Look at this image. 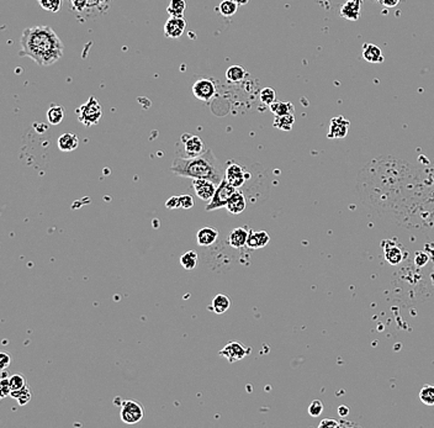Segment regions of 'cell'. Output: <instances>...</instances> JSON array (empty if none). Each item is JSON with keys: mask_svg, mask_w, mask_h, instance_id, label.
I'll use <instances>...</instances> for the list:
<instances>
[{"mask_svg": "<svg viewBox=\"0 0 434 428\" xmlns=\"http://www.w3.org/2000/svg\"><path fill=\"white\" fill-rule=\"evenodd\" d=\"M20 45V56L31 58L39 66H52L63 56V42L50 26L39 25L25 29L21 35Z\"/></svg>", "mask_w": 434, "mask_h": 428, "instance_id": "6da1fadb", "label": "cell"}, {"mask_svg": "<svg viewBox=\"0 0 434 428\" xmlns=\"http://www.w3.org/2000/svg\"><path fill=\"white\" fill-rule=\"evenodd\" d=\"M172 173L178 177L189 179H209L218 185L222 182L225 174H222L220 163L215 157L214 152L207 148L203 155L198 157H177L171 166Z\"/></svg>", "mask_w": 434, "mask_h": 428, "instance_id": "7a4b0ae2", "label": "cell"}, {"mask_svg": "<svg viewBox=\"0 0 434 428\" xmlns=\"http://www.w3.org/2000/svg\"><path fill=\"white\" fill-rule=\"evenodd\" d=\"M78 120L84 126H94L102 116V107L95 96H90L89 100L77 109Z\"/></svg>", "mask_w": 434, "mask_h": 428, "instance_id": "3957f363", "label": "cell"}, {"mask_svg": "<svg viewBox=\"0 0 434 428\" xmlns=\"http://www.w3.org/2000/svg\"><path fill=\"white\" fill-rule=\"evenodd\" d=\"M236 192H237V188H234L233 185H231L230 183L223 178L222 182L217 185V189L216 192H215L214 198H212L211 201L207 203L206 206H205V211H214V210L226 207L228 200L231 199V196Z\"/></svg>", "mask_w": 434, "mask_h": 428, "instance_id": "277c9868", "label": "cell"}, {"mask_svg": "<svg viewBox=\"0 0 434 428\" xmlns=\"http://www.w3.org/2000/svg\"><path fill=\"white\" fill-rule=\"evenodd\" d=\"M144 416L143 406L134 400L122 401L120 407L121 421L126 424H136L142 421Z\"/></svg>", "mask_w": 434, "mask_h": 428, "instance_id": "5b68a950", "label": "cell"}, {"mask_svg": "<svg viewBox=\"0 0 434 428\" xmlns=\"http://www.w3.org/2000/svg\"><path fill=\"white\" fill-rule=\"evenodd\" d=\"M223 178H225L231 185H233L234 188L239 189V188L246 184L247 180L250 178V174L243 166L232 162L228 164L227 168H226L225 177Z\"/></svg>", "mask_w": 434, "mask_h": 428, "instance_id": "8992f818", "label": "cell"}, {"mask_svg": "<svg viewBox=\"0 0 434 428\" xmlns=\"http://www.w3.org/2000/svg\"><path fill=\"white\" fill-rule=\"evenodd\" d=\"M180 144L183 145L185 157L188 158L198 157V156L203 155L205 151H206L203 139L199 136H196V134H191L189 132L182 134V137H180Z\"/></svg>", "mask_w": 434, "mask_h": 428, "instance_id": "52a82bcc", "label": "cell"}, {"mask_svg": "<svg viewBox=\"0 0 434 428\" xmlns=\"http://www.w3.org/2000/svg\"><path fill=\"white\" fill-rule=\"evenodd\" d=\"M249 353L250 348H248V347L243 346V344L239 343V342H230V343L226 344V346L218 352V355L226 358L230 363H234L239 362V360H242L243 358H246Z\"/></svg>", "mask_w": 434, "mask_h": 428, "instance_id": "ba28073f", "label": "cell"}, {"mask_svg": "<svg viewBox=\"0 0 434 428\" xmlns=\"http://www.w3.org/2000/svg\"><path fill=\"white\" fill-rule=\"evenodd\" d=\"M191 90H193L194 96L196 99L201 101H206V103L216 95V85H215L214 80L207 79V78L196 80L193 84Z\"/></svg>", "mask_w": 434, "mask_h": 428, "instance_id": "9c48e42d", "label": "cell"}, {"mask_svg": "<svg viewBox=\"0 0 434 428\" xmlns=\"http://www.w3.org/2000/svg\"><path fill=\"white\" fill-rule=\"evenodd\" d=\"M385 259L392 265H397L407 257L406 249L398 242L384 241L382 242Z\"/></svg>", "mask_w": 434, "mask_h": 428, "instance_id": "30bf717a", "label": "cell"}, {"mask_svg": "<svg viewBox=\"0 0 434 428\" xmlns=\"http://www.w3.org/2000/svg\"><path fill=\"white\" fill-rule=\"evenodd\" d=\"M191 185H193L196 196L203 201H207V203L211 201L217 189L216 183L209 179H191Z\"/></svg>", "mask_w": 434, "mask_h": 428, "instance_id": "8fae6325", "label": "cell"}, {"mask_svg": "<svg viewBox=\"0 0 434 428\" xmlns=\"http://www.w3.org/2000/svg\"><path fill=\"white\" fill-rule=\"evenodd\" d=\"M350 122L344 116H336L331 120L330 127H328L327 137L328 138H344L349 132Z\"/></svg>", "mask_w": 434, "mask_h": 428, "instance_id": "7c38bea8", "label": "cell"}, {"mask_svg": "<svg viewBox=\"0 0 434 428\" xmlns=\"http://www.w3.org/2000/svg\"><path fill=\"white\" fill-rule=\"evenodd\" d=\"M185 28H187V21L184 18L171 16L164 24V35L169 39H178L184 34Z\"/></svg>", "mask_w": 434, "mask_h": 428, "instance_id": "4fadbf2b", "label": "cell"}, {"mask_svg": "<svg viewBox=\"0 0 434 428\" xmlns=\"http://www.w3.org/2000/svg\"><path fill=\"white\" fill-rule=\"evenodd\" d=\"M360 9H362V0H348L342 5L339 15L350 21H357L360 19Z\"/></svg>", "mask_w": 434, "mask_h": 428, "instance_id": "5bb4252c", "label": "cell"}, {"mask_svg": "<svg viewBox=\"0 0 434 428\" xmlns=\"http://www.w3.org/2000/svg\"><path fill=\"white\" fill-rule=\"evenodd\" d=\"M249 228L246 226H242V227L233 228L231 231L230 236H228V244L233 248H243L244 246H247L248 236H249Z\"/></svg>", "mask_w": 434, "mask_h": 428, "instance_id": "9a60e30c", "label": "cell"}, {"mask_svg": "<svg viewBox=\"0 0 434 428\" xmlns=\"http://www.w3.org/2000/svg\"><path fill=\"white\" fill-rule=\"evenodd\" d=\"M270 242V236L266 231H249L247 247L249 249H259L265 247Z\"/></svg>", "mask_w": 434, "mask_h": 428, "instance_id": "2e32d148", "label": "cell"}, {"mask_svg": "<svg viewBox=\"0 0 434 428\" xmlns=\"http://www.w3.org/2000/svg\"><path fill=\"white\" fill-rule=\"evenodd\" d=\"M246 207H247L246 196H244L243 193L239 192V190L237 189V192L234 193L233 195L231 196L230 200H228L227 205H226V209H227V211L232 215H239L246 210Z\"/></svg>", "mask_w": 434, "mask_h": 428, "instance_id": "e0dca14e", "label": "cell"}, {"mask_svg": "<svg viewBox=\"0 0 434 428\" xmlns=\"http://www.w3.org/2000/svg\"><path fill=\"white\" fill-rule=\"evenodd\" d=\"M218 231L212 227H203L196 233V242L201 247H210L217 241Z\"/></svg>", "mask_w": 434, "mask_h": 428, "instance_id": "ac0fdd59", "label": "cell"}, {"mask_svg": "<svg viewBox=\"0 0 434 428\" xmlns=\"http://www.w3.org/2000/svg\"><path fill=\"white\" fill-rule=\"evenodd\" d=\"M57 145L62 152H72V151L77 150L78 146H79V138H78L77 134L66 132L62 136H59Z\"/></svg>", "mask_w": 434, "mask_h": 428, "instance_id": "d6986e66", "label": "cell"}, {"mask_svg": "<svg viewBox=\"0 0 434 428\" xmlns=\"http://www.w3.org/2000/svg\"><path fill=\"white\" fill-rule=\"evenodd\" d=\"M363 58L370 63H382L385 61L380 47L374 44H364L363 46Z\"/></svg>", "mask_w": 434, "mask_h": 428, "instance_id": "ffe728a7", "label": "cell"}, {"mask_svg": "<svg viewBox=\"0 0 434 428\" xmlns=\"http://www.w3.org/2000/svg\"><path fill=\"white\" fill-rule=\"evenodd\" d=\"M231 306V299L225 294H217L212 299L211 305L209 306V310L215 312V314L221 315L225 314L226 311L230 309Z\"/></svg>", "mask_w": 434, "mask_h": 428, "instance_id": "44dd1931", "label": "cell"}, {"mask_svg": "<svg viewBox=\"0 0 434 428\" xmlns=\"http://www.w3.org/2000/svg\"><path fill=\"white\" fill-rule=\"evenodd\" d=\"M247 77V71L242 66H231L230 68L226 71V79L228 83L236 84V83H241Z\"/></svg>", "mask_w": 434, "mask_h": 428, "instance_id": "7402d4cb", "label": "cell"}, {"mask_svg": "<svg viewBox=\"0 0 434 428\" xmlns=\"http://www.w3.org/2000/svg\"><path fill=\"white\" fill-rule=\"evenodd\" d=\"M270 111L273 112L274 116H284V115L294 114L295 111V107L294 105L289 103V101H274L270 105Z\"/></svg>", "mask_w": 434, "mask_h": 428, "instance_id": "603a6c76", "label": "cell"}, {"mask_svg": "<svg viewBox=\"0 0 434 428\" xmlns=\"http://www.w3.org/2000/svg\"><path fill=\"white\" fill-rule=\"evenodd\" d=\"M180 264L188 271H193L199 264L198 253L195 251H188L180 257Z\"/></svg>", "mask_w": 434, "mask_h": 428, "instance_id": "cb8c5ba5", "label": "cell"}, {"mask_svg": "<svg viewBox=\"0 0 434 428\" xmlns=\"http://www.w3.org/2000/svg\"><path fill=\"white\" fill-rule=\"evenodd\" d=\"M64 107L61 105H52L47 110V120L51 125H59L64 118Z\"/></svg>", "mask_w": 434, "mask_h": 428, "instance_id": "d4e9b609", "label": "cell"}, {"mask_svg": "<svg viewBox=\"0 0 434 428\" xmlns=\"http://www.w3.org/2000/svg\"><path fill=\"white\" fill-rule=\"evenodd\" d=\"M294 122H295V116H294V114H289L284 115V116H275L273 125L274 127L279 128V130L289 132L293 128Z\"/></svg>", "mask_w": 434, "mask_h": 428, "instance_id": "484cf974", "label": "cell"}, {"mask_svg": "<svg viewBox=\"0 0 434 428\" xmlns=\"http://www.w3.org/2000/svg\"><path fill=\"white\" fill-rule=\"evenodd\" d=\"M239 5L237 3H234L233 0H222L218 5L217 10L221 15L225 16V18H230L233 16L238 10Z\"/></svg>", "mask_w": 434, "mask_h": 428, "instance_id": "4316f807", "label": "cell"}, {"mask_svg": "<svg viewBox=\"0 0 434 428\" xmlns=\"http://www.w3.org/2000/svg\"><path fill=\"white\" fill-rule=\"evenodd\" d=\"M185 9H187V3L185 0H171L167 8V12L171 16H178V18H183Z\"/></svg>", "mask_w": 434, "mask_h": 428, "instance_id": "83f0119b", "label": "cell"}, {"mask_svg": "<svg viewBox=\"0 0 434 428\" xmlns=\"http://www.w3.org/2000/svg\"><path fill=\"white\" fill-rule=\"evenodd\" d=\"M10 396L13 397V399H15L18 401V403L20 406L26 405V403L30 402V400H31V391H30V387L26 385V386H24L23 389H19L15 390V391H12V394H10Z\"/></svg>", "mask_w": 434, "mask_h": 428, "instance_id": "f1b7e54d", "label": "cell"}, {"mask_svg": "<svg viewBox=\"0 0 434 428\" xmlns=\"http://www.w3.org/2000/svg\"><path fill=\"white\" fill-rule=\"evenodd\" d=\"M419 399L424 405L434 406V385H424L419 391Z\"/></svg>", "mask_w": 434, "mask_h": 428, "instance_id": "f546056e", "label": "cell"}, {"mask_svg": "<svg viewBox=\"0 0 434 428\" xmlns=\"http://www.w3.org/2000/svg\"><path fill=\"white\" fill-rule=\"evenodd\" d=\"M259 98L264 105H269V106H270L274 101H276V93H275L274 89L264 88L260 90Z\"/></svg>", "mask_w": 434, "mask_h": 428, "instance_id": "4dcf8cb0", "label": "cell"}, {"mask_svg": "<svg viewBox=\"0 0 434 428\" xmlns=\"http://www.w3.org/2000/svg\"><path fill=\"white\" fill-rule=\"evenodd\" d=\"M9 383L10 386H12V391L23 389L24 386H26V380L21 374H14V375L9 376Z\"/></svg>", "mask_w": 434, "mask_h": 428, "instance_id": "1f68e13d", "label": "cell"}, {"mask_svg": "<svg viewBox=\"0 0 434 428\" xmlns=\"http://www.w3.org/2000/svg\"><path fill=\"white\" fill-rule=\"evenodd\" d=\"M39 3L45 10L51 13L59 12V9H61L62 7L61 0H39Z\"/></svg>", "mask_w": 434, "mask_h": 428, "instance_id": "d6a6232c", "label": "cell"}, {"mask_svg": "<svg viewBox=\"0 0 434 428\" xmlns=\"http://www.w3.org/2000/svg\"><path fill=\"white\" fill-rule=\"evenodd\" d=\"M323 412V405L320 400H314L309 406V413L312 417H319Z\"/></svg>", "mask_w": 434, "mask_h": 428, "instance_id": "836d02e7", "label": "cell"}, {"mask_svg": "<svg viewBox=\"0 0 434 428\" xmlns=\"http://www.w3.org/2000/svg\"><path fill=\"white\" fill-rule=\"evenodd\" d=\"M179 198H180V209L189 210L194 206V199L191 198V195H189V194L179 196Z\"/></svg>", "mask_w": 434, "mask_h": 428, "instance_id": "e575fe53", "label": "cell"}, {"mask_svg": "<svg viewBox=\"0 0 434 428\" xmlns=\"http://www.w3.org/2000/svg\"><path fill=\"white\" fill-rule=\"evenodd\" d=\"M0 391H2V394H0L2 399H5L8 395L12 394V386H10L9 378H2V389H0Z\"/></svg>", "mask_w": 434, "mask_h": 428, "instance_id": "d590c367", "label": "cell"}, {"mask_svg": "<svg viewBox=\"0 0 434 428\" xmlns=\"http://www.w3.org/2000/svg\"><path fill=\"white\" fill-rule=\"evenodd\" d=\"M428 260H429V257H428L427 253L424 252H418L414 255V264L417 266L425 265L428 263Z\"/></svg>", "mask_w": 434, "mask_h": 428, "instance_id": "8d00e7d4", "label": "cell"}, {"mask_svg": "<svg viewBox=\"0 0 434 428\" xmlns=\"http://www.w3.org/2000/svg\"><path fill=\"white\" fill-rule=\"evenodd\" d=\"M319 427L320 428H323V427L337 428V427H341V422L337 421L336 418H325L320 422Z\"/></svg>", "mask_w": 434, "mask_h": 428, "instance_id": "74e56055", "label": "cell"}, {"mask_svg": "<svg viewBox=\"0 0 434 428\" xmlns=\"http://www.w3.org/2000/svg\"><path fill=\"white\" fill-rule=\"evenodd\" d=\"M166 206L171 210L180 209V198L179 196H172V198H169L168 200H167Z\"/></svg>", "mask_w": 434, "mask_h": 428, "instance_id": "f35d334b", "label": "cell"}, {"mask_svg": "<svg viewBox=\"0 0 434 428\" xmlns=\"http://www.w3.org/2000/svg\"><path fill=\"white\" fill-rule=\"evenodd\" d=\"M0 362H2V370L7 369L12 364V355L8 353H2L0 354Z\"/></svg>", "mask_w": 434, "mask_h": 428, "instance_id": "ab89813d", "label": "cell"}, {"mask_svg": "<svg viewBox=\"0 0 434 428\" xmlns=\"http://www.w3.org/2000/svg\"><path fill=\"white\" fill-rule=\"evenodd\" d=\"M72 4H73V7H74L75 9L78 10V12H82V10L84 9L85 7H87L88 0H72Z\"/></svg>", "mask_w": 434, "mask_h": 428, "instance_id": "60d3db41", "label": "cell"}, {"mask_svg": "<svg viewBox=\"0 0 434 428\" xmlns=\"http://www.w3.org/2000/svg\"><path fill=\"white\" fill-rule=\"evenodd\" d=\"M375 2L386 8H395L400 3V0H375Z\"/></svg>", "mask_w": 434, "mask_h": 428, "instance_id": "b9f144b4", "label": "cell"}, {"mask_svg": "<svg viewBox=\"0 0 434 428\" xmlns=\"http://www.w3.org/2000/svg\"><path fill=\"white\" fill-rule=\"evenodd\" d=\"M338 413L341 417H347L348 414H349V407H347V406H344V405L339 406Z\"/></svg>", "mask_w": 434, "mask_h": 428, "instance_id": "7bdbcfd3", "label": "cell"}, {"mask_svg": "<svg viewBox=\"0 0 434 428\" xmlns=\"http://www.w3.org/2000/svg\"><path fill=\"white\" fill-rule=\"evenodd\" d=\"M233 2L237 3L239 7H242V5H247L248 3H249V0H233Z\"/></svg>", "mask_w": 434, "mask_h": 428, "instance_id": "ee69618b", "label": "cell"}]
</instances>
